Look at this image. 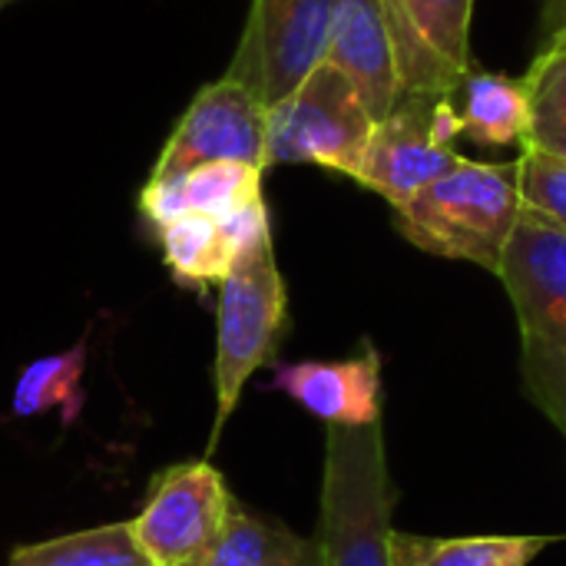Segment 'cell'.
<instances>
[{
  "label": "cell",
  "instance_id": "cell-13",
  "mask_svg": "<svg viewBox=\"0 0 566 566\" xmlns=\"http://www.w3.org/2000/svg\"><path fill=\"white\" fill-rule=\"evenodd\" d=\"M325 60L352 80L375 123L395 109L401 80L381 0H338Z\"/></svg>",
  "mask_w": 566,
  "mask_h": 566
},
{
  "label": "cell",
  "instance_id": "cell-21",
  "mask_svg": "<svg viewBox=\"0 0 566 566\" xmlns=\"http://www.w3.org/2000/svg\"><path fill=\"white\" fill-rule=\"evenodd\" d=\"M521 206L566 229V159L541 149H524L517 159Z\"/></svg>",
  "mask_w": 566,
  "mask_h": 566
},
{
  "label": "cell",
  "instance_id": "cell-8",
  "mask_svg": "<svg viewBox=\"0 0 566 566\" xmlns=\"http://www.w3.org/2000/svg\"><path fill=\"white\" fill-rule=\"evenodd\" d=\"M232 504L222 474L209 461L172 464L153 478L129 531L153 566H199L216 547Z\"/></svg>",
  "mask_w": 566,
  "mask_h": 566
},
{
  "label": "cell",
  "instance_id": "cell-1",
  "mask_svg": "<svg viewBox=\"0 0 566 566\" xmlns=\"http://www.w3.org/2000/svg\"><path fill=\"white\" fill-rule=\"evenodd\" d=\"M497 279L521 328L524 388L566 438V229L521 209Z\"/></svg>",
  "mask_w": 566,
  "mask_h": 566
},
{
  "label": "cell",
  "instance_id": "cell-6",
  "mask_svg": "<svg viewBox=\"0 0 566 566\" xmlns=\"http://www.w3.org/2000/svg\"><path fill=\"white\" fill-rule=\"evenodd\" d=\"M458 136L461 119L451 96L401 93L395 109L375 123L355 182L398 209L464 159L454 149Z\"/></svg>",
  "mask_w": 566,
  "mask_h": 566
},
{
  "label": "cell",
  "instance_id": "cell-16",
  "mask_svg": "<svg viewBox=\"0 0 566 566\" xmlns=\"http://www.w3.org/2000/svg\"><path fill=\"white\" fill-rule=\"evenodd\" d=\"M199 566H322L318 541L232 504L229 521Z\"/></svg>",
  "mask_w": 566,
  "mask_h": 566
},
{
  "label": "cell",
  "instance_id": "cell-18",
  "mask_svg": "<svg viewBox=\"0 0 566 566\" xmlns=\"http://www.w3.org/2000/svg\"><path fill=\"white\" fill-rule=\"evenodd\" d=\"M83 368H86V345H73L56 355H43L30 361L10 398L13 418H36L46 411H63V421L73 424L83 408Z\"/></svg>",
  "mask_w": 566,
  "mask_h": 566
},
{
  "label": "cell",
  "instance_id": "cell-12",
  "mask_svg": "<svg viewBox=\"0 0 566 566\" xmlns=\"http://www.w3.org/2000/svg\"><path fill=\"white\" fill-rule=\"evenodd\" d=\"M156 235H159V249L172 279L186 289H209L222 282L229 265L249 245H255L262 235H272L269 206L262 199L232 219L186 212L159 226Z\"/></svg>",
  "mask_w": 566,
  "mask_h": 566
},
{
  "label": "cell",
  "instance_id": "cell-3",
  "mask_svg": "<svg viewBox=\"0 0 566 566\" xmlns=\"http://www.w3.org/2000/svg\"><path fill=\"white\" fill-rule=\"evenodd\" d=\"M395 501L398 491L388 471L381 421L365 428H328L315 537L322 566H395Z\"/></svg>",
  "mask_w": 566,
  "mask_h": 566
},
{
  "label": "cell",
  "instance_id": "cell-11",
  "mask_svg": "<svg viewBox=\"0 0 566 566\" xmlns=\"http://www.w3.org/2000/svg\"><path fill=\"white\" fill-rule=\"evenodd\" d=\"M272 388L298 401L328 428H365L381 421V355L371 342L345 361L279 365Z\"/></svg>",
  "mask_w": 566,
  "mask_h": 566
},
{
  "label": "cell",
  "instance_id": "cell-19",
  "mask_svg": "<svg viewBox=\"0 0 566 566\" xmlns=\"http://www.w3.org/2000/svg\"><path fill=\"white\" fill-rule=\"evenodd\" d=\"M7 566H153L133 541L129 521L80 534H63L40 544H23Z\"/></svg>",
  "mask_w": 566,
  "mask_h": 566
},
{
  "label": "cell",
  "instance_id": "cell-4",
  "mask_svg": "<svg viewBox=\"0 0 566 566\" xmlns=\"http://www.w3.org/2000/svg\"><path fill=\"white\" fill-rule=\"evenodd\" d=\"M216 305V424L212 444L235 415L245 381L272 361L289 328V292L275 262L272 235L249 245L222 275Z\"/></svg>",
  "mask_w": 566,
  "mask_h": 566
},
{
  "label": "cell",
  "instance_id": "cell-9",
  "mask_svg": "<svg viewBox=\"0 0 566 566\" xmlns=\"http://www.w3.org/2000/svg\"><path fill=\"white\" fill-rule=\"evenodd\" d=\"M335 7L338 0H252L226 73L265 106L279 103L325 60Z\"/></svg>",
  "mask_w": 566,
  "mask_h": 566
},
{
  "label": "cell",
  "instance_id": "cell-10",
  "mask_svg": "<svg viewBox=\"0 0 566 566\" xmlns=\"http://www.w3.org/2000/svg\"><path fill=\"white\" fill-rule=\"evenodd\" d=\"M401 93L454 96L471 73L474 0H381Z\"/></svg>",
  "mask_w": 566,
  "mask_h": 566
},
{
  "label": "cell",
  "instance_id": "cell-14",
  "mask_svg": "<svg viewBox=\"0 0 566 566\" xmlns=\"http://www.w3.org/2000/svg\"><path fill=\"white\" fill-rule=\"evenodd\" d=\"M262 169L242 163H209L196 166L176 179H146L139 192L143 219L159 229L176 216L196 212L212 219H232L242 209L262 202Z\"/></svg>",
  "mask_w": 566,
  "mask_h": 566
},
{
  "label": "cell",
  "instance_id": "cell-2",
  "mask_svg": "<svg viewBox=\"0 0 566 566\" xmlns=\"http://www.w3.org/2000/svg\"><path fill=\"white\" fill-rule=\"evenodd\" d=\"M521 209L517 159H461L415 199L398 206L395 222L411 245L441 259L474 262L497 275Z\"/></svg>",
  "mask_w": 566,
  "mask_h": 566
},
{
  "label": "cell",
  "instance_id": "cell-23",
  "mask_svg": "<svg viewBox=\"0 0 566 566\" xmlns=\"http://www.w3.org/2000/svg\"><path fill=\"white\" fill-rule=\"evenodd\" d=\"M10 3H17V0H0V10H3V7H10Z\"/></svg>",
  "mask_w": 566,
  "mask_h": 566
},
{
  "label": "cell",
  "instance_id": "cell-20",
  "mask_svg": "<svg viewBox=\"0 0 566 566\" xmlns=\"http://www.w3.org/2000/svg\"><path fill=\"white\" fill-rule=\"evenodd\" d=\"M521 83L531 103V136L524 149L566 159V43L547 40Z\"/></svg>",
  "mask_w": 566,
  "mask_h": 566
},
{
  "label": "cell",
  "instance_id": "cell-17",
  "mask_svg": "<svg viewBox=\"0 0 566 566\" xmlns=\"http://www.w3.org/2000/svg\"><path fill=\"white\" fill-rule=\"evenodd\" d=\"M560 537H415L391 534L395 566H531Z\"/></svg>",
  "mask_w": 566,
  "mask_h": 566
},
{
  "label": "cell",
  "instance_id": "cell-15",
  "mask_svg": "<svg viewBox=\"0 0 566 566\" xmlns=\"http://www.w3.org/2000/svg\"><path fill=\"white\" fill-rule=\"evenodd\" d=\"M461 106V133L488 143V146H511L527 143L531 136V103L521 80L504 73H468L458 86Z\"/></svg>",
  "mask_w": 566,
  "mask_h": 566
},
{
  "label": "cell",
  "instance_id": "cell-5",
  "mask_svg": "<svg viewBox=\"0 0 566 566\" xmlns=\"http://www.w3.org/2000/svg\"><path fill=\"white\" fill-rule=\"evenodd\" d=\"M375 133L352 80L322 60L289 96L269 106V166L308 163L355 179Z\"/></svg>",
  "mask_w": 566,
  "mask_h": 566
},
{
  "label": "cell",
  "instance_id": "cell-7",
  "mask_svg": "<svg viewBox=\"0 0 566 566\" xmlns=\"http://www.w3.org/2000/svg\"><path fill=\"white\" fill-rule=\"evenodd\" d=\"M269 106L242 80L222 73L206 83L176 119L149 179H176L209 163L269 169Z\"/></svg>",
  "mask_w": 566,
  "mask_h": 566
},
{
  "label": "cell",
  "instance_id": "cell-22",
  "mask_svg": "<svg viewBox=\"0 0 566 566\" xmlns=\"http://www.w3.org/2000/svg\"><path fill=\"white\" fill-rule=\"evenodd\" d=\"M544 23H547L551 40H560V43H566V0H547Z\"/></svg>",
  "mask_w": 566,
  "mask_h": 566
}]
</instances>
